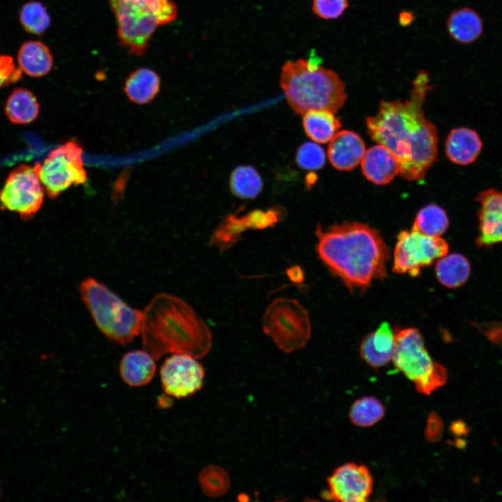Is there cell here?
<instances>
[{"instance_id": "5b68a950", "label": "cell", "mask_w": 502, "mask_h": 502, "mask_svg": "<svg viewBox=\"0 0 502 502\" xmlns=\"http://www.w3.org/2000/svg\"><path fill=\"white\" fill-rule=\"evenodd\" d=\"M115 15L119 43L129 54H145L156 29L169 24L178 16L172 0H108Z\"/></svg>"}, {"instance_id": "f1b7e54d", "label": "cell", "mask_w": 502, "mask_h": 502, "mask_svg": "<svg viewBox=\"0 0 502 502\" xmlns=\"http://www.w3.org/2000/svg\"><path fill=\"white\" fill-rule=\"evenodd\" d=\"M384 415L383 404L373 396H365L357 400L349 411V418L352 423L362 427L376 424Z\"/></svg>"}, {"instance_id": "8d00e7d4", "label": "cell", "mask_w": 502, "mask_h": 502, "mask_svg": "<svg viewBox=\"0 0 502 502\" xmlns=\"http://www.w3.org/2000/svg\"><path fill=\"white\" fill-rule=\"evenodd\" d=\"M450 430L456 436L467 435L469 433L468 425L461 420L454 421L450 425Z\"/></svg>"}, {"instance_id": "ac0fdd59", "label": "cell", "mask_w": 502, "mask_h": 502, "mask_svg": "<svg viewBox=\"0 0 502 502\" xmlns=\"http://www.w3.org/2000/svg\"><path fill=\"white\" fill-rule=\"evenodd\" d=\"M395 347V333L387 322L363 337L360 345L361 358L374 369L379 368L391 360Z\"/></svg>"}, {"instance_id": "4316f807", "label": "cell", "mask_w": 502, "mask_h": 502, "mask_svg": "<svg viewBox=\"0 0 502 502\" xmlns=\"http://www.w3.org/2000/svg\"><path fill=\"white\" fill-rule=\"evenodd\" d=\"M231 192L241 199H254L262 190L263 181L257 169L250 165L236 167L229 178Z\"/></svg>"}, {"instance_id": "603a6c76", "label": "cell", "mask_w": 502, "mask_h": 502, "mask_svg": "<svg viewBox=\"0 0 502 502\" xmlns=\"http://www.w3.org/2000/svg\"><path fill=\"white\" fill-rule=\"evenodd\" d=\"M160 85V77L155 71L141 68L128 76L123 89L130 101L142 105L155 98L159 91Z\"/></svg>"}, {"instance_id": "cb8c5ba5", "label": "cell", "mask_w": 502, "mask_h": 502, "mask_svg": "<svg viewBox=\"0 0 502 502\" xmlns=\"http://www.w3.org/2000/svg\"><path fill=\"white\" fill-rule=\"evenodd\" d=\"M341 126L335 113L328 110H312L303 114V129L306 135L317 143L330 142Z\"/></svg>"}, {"instance_id": "d6986e66", "label": "cell", "mask_w": 502, "mask_h": 502, "mask_svg": "<svg viewBox=\"0 0 502 502\" xmlns=\"http://www.w3.org/2000/svg\"><path fill=\"white\" fill-rule=\"evenodd\" d=\"M482 145L476 131L467 128H458L450 132L445 143V150L451 162L466 165L476 160Z\"/></svg>"}, {"instance_id": "484cf974", "label": "cell", "mask_w": 502, "mask_h": 502, "mask_svg": "<svg viewBox=\"0 0 502 502\" xmlns=\"http://www.w3.org/2000/svg\"><path fill=\"white\" fill-rule=\"evenodd\" d=\"M470 264L463 255L457 253L446 254L436 264V276L440 283L448 288L463 284L470 275Z\"/></svg>"}, {"instance_id": "4dcf8cb0", "label": "cell", "mask_w": 502, "mask_h": 502, "mask_svg": "<svg viewBox=\"0 0 502 502\" xmlns=\"http://www.w3.org/2000/svg\"><path fill=\"white\" fill-rule=\"evenodd\" d=\"M198 480L204 494L210 497L225 494L230 485L228 473L217 465H208L204 468L199 474Z\"/></svg>"}, {"instance_id": "52a82bcc", "label": "cell", "mask_w": 502, "mask_h": 502, "mask_svg": "<svg viewBox=\"0 0 502 502\" xmlns=\"http://www.w3.org/2000/svg\"><path fill=\"white\" fill-rule=\"evenodd\" d=\"M311 328L307 310L293 298H275L262 317L263 332L286 353L303 349L310 338Z\"/></svg>"}, {"instance_id": "7402d4cb", "label": "cell", "mask_w": 502, "mask_h": 502, "mask_svg": "<svg viewBox=\"0 0 502 502\" xmlns=\"http://www.w3.org/2000/svg\"><path fill=\"white\" fill-rule=\"evenodd\" d=\"M450 37L462 44L477 40L482 33L483 23L480 15L470 8H460L452 12L446 22Z\"/></svg>"}, {"instance_id": "44dd1931", "label": "cell", "mask_w": 502, "mask_h": 502, "mask_svg": "<svg viewBox=\"0 0 502 502\" xmlns=\"http://www.w3.org/2000/svg\"><path fill=\"white\" fill-rule=\"evenodd\" d=\"M17 63L21 71L32 77H40L50 72L53 57L48 47L40 41L24 43L17 53Z\"/></svg>"}, {"instance_id": "ffe728a7", "label": "cell", "mask_w": 502, "mask_h": 502, "mask_svg": "<svg viewBox=\"0 0 502 502\" xmlns=\"http://www.w3.org/2000/svg\"><path fill=\"white\" fill-rule=\"evenodd\" d=\"M155 360L143 349L130 351L126 353L120 361V375L124 382L130 386L139 387L146 385L155 375Z\"/></svg>"}, {"instance_id": "277c9868", "label": "cell", "mask_w": 502, "mask_h": 502, "mask_svg": "<svg viewBox=\"0 0 502 502\" xmlns=\"http://www.w3.org/2000/svg\"><path fill=\"white\" fill-rule=\"evenodd\" d=\"M280 83L289 105L299 114L312 110L336 113L347 100L345 86L339 75L321 66L314 57L286 62Z\"/></svg>"}, {"instance_id": "836d02e7", "label": "cell", "mask_w": 502, "mask_h": 502, "mask_svg": "<svg viewBox=\"0 0 502 502\" xmlns=\"http://www.w3.org/2000/svg\"><path fill=\"white\" fill-rule=\"evenodd\" d=\"M22 78V71L17 68L13 58L0 55V89L18 82Z\"/></svg>"}, {"instance_id": "1f68e13d", "label": "cell", "mask_w": 502, "mask_h": 502, "mask_svg": "<svg viewBox=\"0 0 502 502\" xmlns=\"http://www.w3.org/2000/svg\"><path fill=\"white\" fill-rule=\"evenodd\" d=\"M296 162L299 167L306 170L321 169L326 162L324 150L314 142H305L297 149Z\"/></svg>"}, {"instance_id": "e0dca14e", "label": "cell", "mask_w": 502, "mask_h": 502, "mask_svg": "<svg viewBox=\"0 0 502 502\" xmlns=\"http://www.w3.org/2000/svg\"><path fill=\"white\" fill-rule=\"evenodd\" d=\"M360 165L365 177L379 185L390 183L400 172V164L395 156L379 144L365 151Z\"/></svg>"}, {"instance_id": "74e56055", "label": "cell", "mask_w": 502, "mask_h": 502, "mask_svg": "<svg viewBox=\"0 0 502 502\" xmlns=\"http://www.w3.org/2000/svg\"><path fill=\"white\" fill-rule=\"evenodd\" d=\"M414 20V16L411 12L402 11L398 17L399 22L401 26H406L410 25Z\"/></svg>"}, {"instance_id": "8992f818", "label": "cell", "mask_w": 502, "mask_h": 502, "mask_svg": "<svg viewBox=\"0 0 502 502\" xmlns=\"http://www.w3.org/2000/svg\"><path fill=\"white\" fill-rule=\"evenodd\" d=\"M78 289L96 326L109 340L125 344L140 334L142 311L130 307L93 277L83 280Z\"/></svg>"}, {"instance_id": "8fae6325", "label": "cell", "mask_w": 502, "mask_h": 502, "mask_svg": "<svg viewBox=\"0 0 502 502\" xmlns=\"http://www.w3.org/2000/svg\"><path fill=\"white\" fill-rule=\"evenodd\" d=\"M43 186L35 167L20 165L7 177L0 190V208L31 218L41 208Z\"/></svg>"}, {"instance_id": "2e32d148", "label": "cell", "mask_w": 502, "mask_h": 502, "mask_svg": "<svg viewBox=\"0 0 502 502\" xmlns=\"http://www.w3.org/2000/svg\"><path fill=\"white\" fill-rule=\"evenodd\" d=\"M365 144L355 132L339 130L329 142L328 156L331 165L340 171H351L362 161Z\"/></svg>"}, {"instance_id": "d4e9b609", "label": "cell", "mask_w": 502, "mask_h": 502, "mask_svg": "<svg viewBox=\"0 0 502 502\" xmlns=\"http://www.w3.org/2000/svg\"><path fill=\"white\" fill-rule=\"evenodd\" d=\"M40 106L36 97L24 88L15 89L7 99L5 112L15 124H27L38 116Z\"/></svg>"}, {"instance_id": "30bf717a", "label": "cell", "mask_w": 502, "mask_h": 502, "mask_svg": "<svg viewBox=\"0 0 502 502\" xmlns=\"http://www.w3.org/2000/svg\"><path fill=\"white\" fill-rule=\"evenodd\" d=\"M448 245L441 236H429L411 229L401 231L393 252V271L417 276L420 270L448 254Z\"/></svg>"}, {"instance_id": "ba28073f", "label": "cell", "mask_w": 502, "mask_h": 502, "mask_svg": "<svg viewBox=\"0 0 502 502\" xmlns=\"http://www.w3.org/2000/svg\"><path fill=\"white\" fill-rule=\"evenodd\" d=\"M82 149L77 142L70 140L52 151L43 163L34 167L47 195L57 197L72 185L86 181L82 160Z\"/></svg>"}, {"instance_id": "3957f363", "label": "cell", "mask_w": 502, "mask_h": 502, "mask_svg": "<svg viewBox=\"0 0 502 502\" xmlns=\"http://www.w3.org/2000/svg\"><path fill=\"white\" fill-rule=\"evenodd\" d=\"M142 312V349L155 360L170 353H185L199 359L210 351V328L182 298L160 293Z\"/></svg>"}, {"instance_id": "d6a6232c", "label": "cell", "mask_w": 502, "mask_h": 502, "mask_svg": "<svg viewBox=\"0 0 502 502\" xmlns=\"http://www.w3.org/2000/svg\"><path fill=\"white\" fill-rule=\"evenodd\" d=\"M349 7L348 0H312V12L324 20L340 17Z\"/></svg>"}, {"instance_id": "83f0119b", "label": "cell", "mask_w": 502, "mask_h": 502, "mask_svg": "<svg viewBox=\"0 0 502 502\" xmlns=\"http://www.w3.org/2000/svg\"><path fill=\"white\" fill-rule=\"evenodd\" d=\"M448 225L446 211L436 204H429L417 213L411 229L426 236H441Z\"/></svg>"}, {"instance_id": "e575fe53", "label": "cell", "mask_w": 502, "mask_h": 502, "mask_svg": "<svg viewBox=\"0 0 502 502\" xmlns=\"http://www.w3.org/2000/svg\"><path fill=\"white\" fill-rule=\"evenodd\" d=\"M443 432V423L436 412H431L427 418L425 429V436L429 442L439 441Z\"/></svg>"}, {"instance_id": "9a60e30c", "label": "cell", "mask_w": 502, "mask_h": 502, "mask_svg": "<svg viewBox=\"0 0 502 502\" xmlns=\"http://www.w3.org/2000/svg\"><path fill=\"white\" fill-rule=\"evenodd\" d=\"M479 236L477 244L490 246L502 242V192L490 189L478 197Z\"/></svg>"}, {"instance_id": "4fadbf2b", "label": "cell", "mask_w": 502, "mask_h": 502, "mask_svg": "<svg viewBox=\"0 0 502 502\" xmlns=\"http://www.w3.org/2000/svg\"><path fill=\"white\" fill-rule=\"evenodd\" d=\"M197 359L185 353H173L167 358L160 370L162 387L168 395L180 399L199 390L204 370Z\"/></svg>"}, {"instance_id": "9c48e42d", "label": "cell", "mask_w": 502, "mask_h": 502, "mask_svg": "<svg viewBox=\"0 0 502 502\" xmlns=\"http://www.w3.org/2000/svg\"><path fill=\"white\" fill-rule=\"evenodd\" d=\"M392 360L395 367L414 383L418 391L431 381L441 366L432 360L420 332L416 328L400 329L395 333Z\"/></svg>"}, {"instance_id": "d590c367", "label": "cell", "mask_w": 502, "mask_h": 502, "mask_svg": "<svg viewBox=\"0 0 502 502\" xmlns=\"http://www.w3.org/2000/svg\"><path fill=\"white\" fill-rule=\"evenodd\" d=\"M287 275L294 283L300 284L304 280V273L298 266H293L287 269Z\"/></svg>"}, {"instance_id": "7a4b0ae2", "label": "cell", "mask_w": 502, "mask_h": 502, "mask_svg": "<svg viewBox=\"0 0 502 502\" xmlns=\"http://www.w3.org/2000/svg\"><path fill=\"white\" fill-rule=\"evenodd\" d=\"M315 234L319 259L349 289H366L374 280L386 278L389 250L377 229L346 222L318 225Z\"/></svg>"}, {"instance_id": "f546056e", "label": "cell", "mask_w": 502, "mask_h": 502, "mask_svg": "<svg viewBox=\"0 0 502 502\" xmlns=\"http://www.w3.org/2000/svg\"><path fill=\"white\" fill-rule=\"evenodd\" d=\"M20 20L26 32L35 35L43 33L51 22L50 16L45 6L40 2L33 1L22 6L20 12Z\"/></svg>"}, {"instance_id": "7c38bea8", "label": "cell", "mask_w": 502, "mask_h": 502, "mask_svg": "<svg viewBox=\"0 0 502 502\" xmlns=\"http://www.w3.org/2000/svg\"><path fill=\"white\" fill-rule=\"evenodd\" d=\"M284 217V210L280 206L254 209L243 215H229L214 230L208 245L215 246L223 253L240 241L243 231L273 227Z\"/></svg>"}, {"instance_id": "5bb4252c", "label": "cell", "mask_w": 502, "mask_h": 502, "mask_svg": "<svg viewBox=\"0 0 502 502\" xmlns=\"http://www.w3.org/2000/svg\"><path fill=\"white\" fill-rule=\"evenodd\" d=\"M327 481L329 496L336 501H365L373 488V478L368 469L356 463L339 466Z\"/></svg>"}, {"instance_id": "6da1fadb", "label": "cell", "mask_w": 502, "mask_h": 502, "mask_svg": "<svg viewBox=\"0 0 502 502\" xmlns=\"http://www.w3.org/2000/svg\"><path fill=\"white\" fill-rule=\"evenodd\" d=\"M431 88L428 73L420 71L408 100H382L377 114L366 119L370 137L393 153L400 164V175L408 181L423 179L437 158L436 128L423 109Z\"/></svg>"}]
</instances>
